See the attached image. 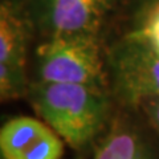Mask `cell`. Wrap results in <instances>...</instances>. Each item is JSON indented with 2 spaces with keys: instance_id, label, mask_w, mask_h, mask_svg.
<instances>
[{
  "instance_id": "cell-2",
  "label": "cell",
  "mask_w": 159,
  "mask_h": 159,
  "mask_svg": "<svg viewBox=\"0 0 159 159\" xmlns=\"http://www.w3.org/2000/svg\"><path fill=\"white\" fill-rule=\"evenodd\" d=\"M40 82L105 85L97 34H51L36 49Z\"/></svg>"
},
{
  "instance_id": "cell-1",
  "label": "cell",
  "mask_w": 159,
  "mask_h": 159,
  "mask_svg": "<svg viewBox=\"0 0 159 159\" xmlns=\"http://www.w3.org/2000/svg\"><path fill=\"white\" fill-rule=\"evenodd\" d=\"M31 99L43 121L73 148L93 141L107 118L109 105L102 88L39 82L32 88Z\"/></svg>"
},
{
  "instance_id": "cell-8",
  "label": "cell",
  "mask_w": 159,
  "mask_h": 159,
  "mask_svg": "<svg viewBox=\"0 0 159 159\" xmlns=\"http://www.w3.org/2000/svg\"><path fill=\"white\" fill-rule=\"evenodd\" d=\"M159 53V0L150 7L141 29L134 32Z\"/></svg>"
},
{
  "instance_id": "cell-4",
  "label": "cell",
  "mask_w": 159,
  "mask_h": 159,
  "mask_svg": "<svg viewBox=\"0 0 159 159\" xmlns=\"http://www.w3.org/2000/svg\"><path fill=\"white\" fill-rule=\"evenodd\" d=\"M3 159H61L64 141L44 121L16 117L0 130Z\"/></svg>"
},
{
  "instance_id": "cell-3",
  "label": "cell",
  "mask_w": 159,
  "mask_h": 159,
  "mask_svg": "<svg viewBox=\"0 0 159 159\" xmlns=\"http://www.w3.org/2000/svg\"><path fill=\"white\" fill-rule=\"evenodd\" d=\"M110 66L114 85L129 102L159 98V53L135 33L114 49Z\"/></svg>"
},
{
  "instance_id": "cell-7",
  "label": "cell",
  "mask_w": 159,
  "mask_h": 159,
  "mask_svg": "<svg viewBox=\"0 0 159 159\" xmlns=\"http://www.w3.org/2000/svg\"><path fill=\"white\" fill-rule=\"evenodd\" d=\"M93 159H151L145 142L126 126H116L97 147Z\"/></svg>"
},
{
  "instance_id": "cell-6",
  "label": "cell",
  "mask_w": 159,
  "mask_h": 159,
  "mask_svg": "<svg viewBox=\"0 0 159 159\" xmlns=\"http://www.w3.org/2000/svg\"><path fill=\"white\" fill-rule=\"evenodd\" d=\"M27 24L12 6L0 7V66L25 73Z\"/></svg>"
},
{
  "instance_id": "cell-5",
  "label": "cell",
  "mask_w": 159,
  "mask_h": 159,
  "mask_svg": "<svg viewBox=\"0 0 159 159\" xmlns=\"http://www.w3.org/2000/svg\"><path fill=\"white\" fill-rule=\"evenodd\" d=\"M111 0H44L43 23L51 34H97Z\"/></svg>"
},
{
  "instance_id": "cell-9",
  "label": "cell",
  "mask_w": 159,
  "mask_h": 159,
  "mask_svg": "<svg viewBox=\"0 0 159 159\" xmlns=\"http://www.w3.org/2000/svg\"><path fill=\"white\" fill-rule=\"evenodd\" d=\"M143 110L146 111L147 118L150 119L152 126L159 133V98H150L141 103Z\"/></svg>"
}]
</instances>
